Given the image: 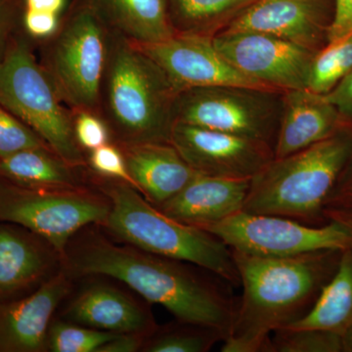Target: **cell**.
<instances>
[{
    "label": "cell",
    "instance_id": "obj_13",
    "mask_svg": "<svg viewBox=\"0 0 352 352\" xmlns=\"http://www.w3.org/2000/svg\"><path fill=\"white\" fill-rule=\"evenodd\" d=\"M170 142L197 173L252 179L274 159L272 146L212 129L175 122Z\"/></svg>",
    "mask_w": 352,
    "mask_h": 352
},
{
    "label": "cell",
    "instance_id": "obj_8",
    "mask_svg": "<svg viewBox=\"0 0 352 352\" xmlns=\"http://www.w3.org/2000/svg\"><path fill=\"white\" fill-rule=\"evenodd\" d=\"M110 208L107 197L83 187L36 188L0 176V221L36 234L62 258L69 239L88 224L103 223Z\"/></svg>",
    "mask_w": 352,
    "mask_h": 352
},
{
    "label": "cell",
    "instance_id": "obj_28",
    "mask_svg": "<svg viewBox=\"0 0 352 352\" xmlns=\"http://www.w3.org/2000/svg\"><path fill=\"white\" fill-rule=\"evenodd\" d=\"M119 333L89 327L69 325L64 322L50 324L47 349L53 352H98L104 344Z\"/></svg>",
    "mask_w": 352,
    "mask_h": 352
},
{
    "label": "cell",
    "instance_id": "obj_17",
    "mask_svg": "<svg viewBox=\"0 0 352 352\" xmlns=\"http://www.w3.org/2000/svg\"><path fill=\"white\" fill-rule=\"evenodd\" d=\"M54 252L24 227L0 221V302L21 298L48 279Z\"/></svg>",
    "mask_w": 352,
    "mask_h": 352
},
{
    "label": "cell",
    "instance_id": "obj_14",
    "mask_svg": "<svg viewBox=\"0 0 352 352\" xmlns=\"http://www.w3.org/2000/svg\"><path fill=\"white\" fill-rule=\"evenodd\" d=\"M335 0H256L220 32L270 34L318 52L328 44Z\"/></svg>",
    "mask_w": 352,
    "mask_h": 352
},
{
    "label": "cell",
    "instance_id": "obj_37",
    "mask_svg": "<svg viewBox=\"0 0 352 352\" xmlns=\"http://www.w3.org/2000/svg\"><path fill=\"white\" fill-rule=\"evenodd\" d=\"M149 336L144 333H119L110 342H106L98 349V352H135L144 346Z\"/></svg>",
    "mask_w": 352,
    "mask_h": 352
},
{
    "label": "cell",
    "instance_id": "obj_18",
    "mask_svg": "<svg viewBox=\"0 0 352 352\" xmlns=\"http://www.w3.org/2000/svg\"><path fill=\"white\" fill-rule=\"evenodd\" d=\"M119 146L136 189L155 207L175 196L199 173L170 142Z\"/></svg>",
    "mask_w": 352,
    "mask_h": 352
},
{
    "label": "cell",
    "instance_id": "obj_6",
    "mask_svg": "<svg viewBox=\"0 0 352 352\" xmlns=\"http://www.w3.org/2000/svg\"><path fill=\"white\" fill-rule=\"evenodd\" d=\"M110 32L91 0H74L55 34L39 43V63L73 112L90 111L100 115Z\"/></svg>",
    "mask_w": 352,
    "mask_h": 352
},
{
    "label": "cell",
    "instance_id": "obj_31",
    "mask_svg": "<svg viewBox=\"0 0 352 352\" xmlns=\"http://www.w3.org/2000/svg\"><path fill=\"white\" fill-rule=\"evenodd\" d=\"M73 129L76 142L82 150L97 149L110 143V129L99 113L90 111L73 112Z\"/></svg>",
    "mask_w": 352,
    "mask_h": 352
},
{
    "label": "cell",
    "instance_id": "obj_19",
    "mask_svg": "<svg viewBox=\"0 0 352 352\" xmlns=\"http://www.w3.org/2000/svg\"><path fill=\"white\" fill-rule=\"evenodd\" d=\"M344 124L346 122L339 111L323 95L307 89L286 91L274 159L305 149L328 138Z\"/></svg>",
    "mask_w": 352,
    "mask_h": 352
},
{
    "label": "cell",
    "instance_id": "obj_1",
    "mask_svg": "<svg viewBox=\"0 0 352 352\" xmlns=\"http://www.w3.org/2000/svg\"><path fill=\"white\" fill-rule=\"evenodd\" d=\"M62 258L69 275L115 278L148 302L168 309L177 321L217 328L228 336L237 298L221 278L197 272L184 261L94 235L67 250Z\"/></svg>",
    "mask_w": 352,
    "mask_h": 352
},
{
    "label": "cell",
    "instance_id": "obj_27",
    "mask_svg": "<svg viewBox=\"0 0 352 352\" xmlns=\"http://www.w3.org/2000/svg\"><path fill=\"white\" fill-rule=\"evenodd\" d=\"M272 333L264 352H344L342 336L333 331L282 328Z\"/></svg>",
    "mask_w": 352,
    "mask_h": 352
},
{
    "label": "cell",
    "instance_id": "obj_22",
    "mask_svg": "<svg viewBox=\"0 0 352 352\" xmlns=\"http://www.w3.org/2000/svg\"><path fill=\"white\" fill-rule=\"evenodd\" d=\"M75 166L50 148L23 150L0 157V176L28 187L68 189L82 187Z\"/></svg>",
    "mask_w": 352,
    "mask_h": 352
},
{
    "label": "cell",
    "instance_id": "obj_10",
    "mask_svg": "<svg viewBox=\"0 0 352 352\" xmlns=\"http://www.w3.org/2000/svg\"><path fill=\"white\" fill-rule=\"evenodd\" d=\"M201 229L219 238L232 251L263 258L352 247V231L338 222L311 226L288 217L250 214L243 210Z\"/></svg>",
    "mask_w": 352,
    "mask_h": 352
},
{
    "label": "cell",
    "instance_id": "obj_16",
    "mask_svg": "<svg viewBox=\"0 0 352 352\" xmlns=\"http://www.w3.org/2000/svg\"><path fill=\"white\" fill-rule=\"evenodd\" d=\"M251 180L197 173L182 191L157 208L171 219L201 228L242 210Z\"/></svg>",
    "mask_w": 352,
    "mask_h": 352
},
{
    "label": "cell",
    "instance_id": "obj_33",
    "mask_svg": "<svg viewBox=\"0 0 352 352\" xmlns=\"http://www.w3.org/2000/svg\"><path fill=\"white\" fill-rule=\"evenodd\" d=\"M61 17L62 16L54 13L24 8L22 18L23 31L32 41L41 43L55 34Z\"/></svg>",
    "mask_w": 352,
    "mask_h": 352
},
{
    "label": "cell",
    "instance_id": "obj_15",
    "mask_svg": "<svg viewBox=\"0 0 352 352\" xmlns=\"http://www.w3.org/2000/svg\"><path fill=\"white\" fill-rule=\"evenodd\" d=\"M71 287V275L60 271L30 295L0 302V352L46 351L51 319Z\"/></svg>",
    "mask_w": 352,
    "mask_h": 352
},
{
    "label": "cell",
    "instance_id": "obj_20",
    "mask_svg": "<svg viewBox=\"0 0 352 352\" xmlns=\"http://www.w3.org/2000/svg\"><path fill=\"white\" fill-rule=\"evenodd\" d=\"M67 318L85 327L150 336L156 329L151 315L131 296L107 285H91L80 292L68 307Z\"/></svg>",
    "mask_w": 352,
    "mask_h": 352
},
{
    "label": "cell",
    "instance_id": "obj_5",
    "mask_svg": "<svg viewBox=\"0 0 352 352\" xmlns=\"http://www.w3.org/2000/svg\"><path fill=\"white\" fill-rule=\"evenodd\" d=\"M103 178L99 184L111 208L102 224L113 236L150 254L195 264L240 286L232 251L221 240L164 214L127 183Z\"/></svg>",
    "mask_w": 352,
    "mask_h": 352
},
{
    "label": "cell",
    "instance_id": "obj_23",
    "mask_svg": "<svg viewBox=\"0 0 352 352\" xmlns=\"http://www.w3.org/2000/svg\"><path fill=\"white\" fill-rule=\"evenodd\" d=\"M352 324V247L342 250L339 266L307 316L286 328H315L342 333Z\"/></svg>",
    "mask_w": 352,
    "mask_h": 352
},
{
    "label": "cell",
    "instance_id": "obj_40",
    "mask_svg": "<svg viewBox=\"0 0 352 352\" xmlns=\"http://www.w3.org/2000/svg\"><path fill=\"white\" fill-rule=\"evenodd\" d=\"M340 336H342V351L352 352V324L340 333Z\"/></svg>",
    "mask_w": 352,
    "mask_h": 352
},
{
    "label": "cell",
    "instance_id": "obj_24",
    "mask_svg": "<svg viewBox=\"0 0 352 352\" xmlns=\"http://www.w3.org/2000/svg\"><path fill=\"white\" fill-rule=\"evenodd\" d=\"M256 0H168L176 34L214 36L219 25L234 18Z\"/></svg>",
    "mask_w": 352,
    "mask_h": 352
},
{
    "label": "cell",
    "instance_id": "obj_7",
    "mask_svg": "<svg viewBox=\"0 0 352 352\" xmlns=\"http://www.w3.org/2000/svg\"><path fill=\"white\" fill-rule=\"evenodd\" d=\"M34 43L21 30L0 60V104L41 136L65 162L87 164L73 129L69 110L34 54Z\"/></svg>",
    "mask_w": 352,
    "mask_h": 352
},
{
    "label": "cell",
    "instance_id": "obj_25",
    "mask_svg": "<svg viewBox=\"0 0 352 352\" xmlns=\"http://www.w3.org/2000/svg\"><path fill=\"white\" fill-rule=\"evenodd\" d=\"M352 71V34L329 43L314 55L307 82L308 91L330 94Z\"/></svg>",
    "mask_w": 352,
    "mask_h": 352
},
{
    "label": "cell",
    "instance_id": "obj_35",
    "mask_svg": "<svg viewBox=\"0 0 352 352\" xmlns=\"http://www.w3.org/2000/svg\"><path fill=\"white\" fill-rule=\"evenodd\" d=\"M323 96L337 108L344 122H352V71L335 89Z\"/></svg>",
    "mask_w": 352,
    "mask_h": 352
},
{
    "label": "cell",
    "instance_id": "obj_21",
    "mask_svg": "<svg viewBox=\"0 0 352 352\" xmlns=\"http://www.w3.org/2000/svg\"><path fill=\"white\" fill-rule=\"evenodd\" d=\"M109 29L132 43L145 45L170 38L176 32L168 0H91Z\"/></svg>",
    "mask_w": 352,
    "mask_h": 352
},
{
    "label": "cell",
    "instance_id": "obj_32",
    "mask_svg": "<svg viewBox=\"0 0 352 352\" xmlns=\"http://www.w3.org/2000/svg\"><path fill=\"white\" fill-rule=\"evenodd\" d=\"M24 0H0V60L23 29Z\"/></svg>",
    "mask_w": 352,
    "mask_h": 352
},
{
    "label": "cell",
    "instance_id": "obj_26",
    "mask_svg": "<svg viewBox=\"0 0 352 352\" xmlns=\"http://www.w3.org/2000/svg\"><path fill=\"white\" fill-rule=\"evenodd\" d=\"M226 335L222 331L208 326L184 323L157 330L146 340L143 351L148 352H207Z\"/></svg>",
    "mask_w": 352,
    "mask_h": 352
},
{
    "label": "cell",
    "instance_id": "obj_9",
    "mask_svg": "<svg viewBox=\"0 0 352 352\" xmlns=\"http://www.w3.org/2000/svg\"><path fill=\"white\" fill-rule=\"evenodd\" d=\"M275 94L241 87L182 90L175 102V122L261 141L274 149L282 116Z\"/></svg>",
    "mask_w": 352,
    "mask_h": 352
},
{
    "label": "cell",
    "instance_id": "obj_29",
    "mask_svg": "<svg viewBox=\"0 0 352 352\" xmlns=\"http://www.w3.org/2000/svg\"><path fill=\"white\" fill-rule=\"evenodd\" d=\"M43 147L48 146L41 136L0 104V157Z\"/></svg>",
    "mask_w": 352,
    "mask_h": 352
},
{
    "label": "cell",
    "instance_id": "obj_30",
    "mask_svg": "<svg viewBox=\"0 0 352 352\" xmlns=\"http://www.w3.org/2000/svg\"><path fill=\"white\" fill-rule=\"evenodd\" d=\"M88 164L91 170L100 177L120 180L136 189L135 183L127 168L124 153L119 145L111 143L92 150L88 157ZM138 190V189H136Z\"/></svg>",
    "mask_w": 352,
    "mask_h": 352
},
{
    "label": "cell",
    "instance_id": "obj_36",
    "mask_svg": "<svg viewBox=\"0 0 352 352\" xmlns=\"http://www.w3.org/2000/svg\"><path fill=\"white\" fill-rule=\"evenodd\" d=\"M352 34V0H335V16L328 43Z\"/></svg>",
    "mask_w": 352,
    "mask_h": 352
},
{
    "label": "cell",
    "instance_id": "obj_11",
    "mask_svg": "<svg viewBox=\"0 0 352 352\" xmlns=\"http://www.w3.org/2000/svg\"><path fill=\"white\" fill-rule=\"evenodd\" d=\"M212 43L234 68L275 91L305 89L317 53L259 32H219Z\"/></svg>",
    "mask_w": 352,
    "mask_h": 352
},
{
    "label": "cell",
    "instance_id": "obj_38",
    "mask_svg": "<svg viewBox=\"0 0 352 352\" xmlns=\"http://www.w3.org/2000/svg\"><path fill=\"white\" fill-rule=\"evenodd\" d=\"M67 0H24V8L63 15Z\"/></svg>",
    "mask_w": 352,
    "mask_h": 352
},
{
    "label": "cell",
    "instance_id": "obj_34",
    "mask_svg": "<svg viewBox=\"0 0 352 352\" xmlns=\"http://www.w3.org/2000/svg\"><path fill=\"white\" fill-rule=\"evenodd\" d=\"M325 208L352 210V155L326 200Z\"/></svg>",
    "mask_w": 352,
    "mask_h": 352
},
{
    "label": "cell",
    "instance_id": "obj_3",
    "mask_svg": "<svg viewBox=\"0 0 352 352\" xmlns=\"http://www.w3.org/2000/svg\"><path fill=\"white\" fill-rule=\"evenodd\" d=\"M100 116L118 144L170 142L178 92L136 44L110 30Z\"/></svg>",
    "mask_w": 352,
    "mask_h": 352
},
{
    "label": "cell",
    "instance_id": "obj_12",
    "mask_svg": "<svg viewBox=\"0 0 352 352\" xmlns=\"http://www.w3.org/2000/svg\"><path fill=\"white\" fill-rule=\"evenodd\" d=\"M138 46L161 67L177 92L208 87L278 92L234 68L215 48L212 36L175 34L160 43Z\"/></svg>",
    "mask_w": 352,
    "mask_h": 352
},
{
    "label": "cell",
    "instance_id": "obj_39",
    "mask_svg": "<svg viewBox=\"0 0 352 352\" xmlns=\"http://www.w3.org/2000/svg\"><path fill=\"white\" fill-rule=\"evenodd\" d=\"M324 217L328 221H336L342 226H346L349 230L352 231V210L346 208H324Z\"/></svg>",
    "mask_w": 352,
    "mask_h": 352
},
{
    "label": "cell",
    "instance_id": "obj_2",
    "mask_svg": "<svg viewBox=\"0 0 352 352\" xmlns=\"http://www.w3.org/2000/svg\"><path fill=\"white\" fill-rule=\"evenodd\" d=\"M342 252L263 258L232 251L243 293L221 351H265L271 333L309 314L335 275Z\"/></svg>",
    "mask_w": 352,
    "mask_h": 352
},
{
    "label": "cell",
    "instance_id": "obj_4",
    "mask_svg": "<svg viewBox=\"0 0 352 352\" xmlns=\"http://www.w3.org/2000/svg\"><path fill=\"white\" fill-rule=\"evenodd\" d=\"M351 155L352 122L305 149L273 159L252 178L243 210L325 226L326 200Z\"/></svg>",
    "mask_w": 352,
    "mask_h": 352
}]
</instances>
